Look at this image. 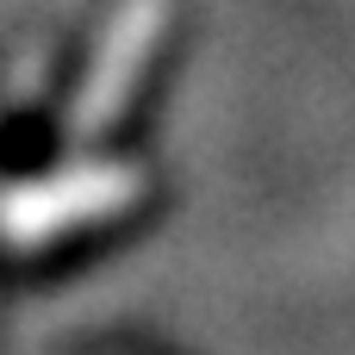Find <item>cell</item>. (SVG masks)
Segmentation results:
<instances>
[{"label":"cell","mask_w":355,"mask_h":355,"mask_svg":"<svg viewBox=\"0 0 355 355\" xmlns=\"http://www.w3.org/2000/svg\"><path fill=\"white\" fill-rule=\"evenodd\" d=\"M162 25H168V0H119L106 12V25L94 37V56H87V75L69 100V137L75 144H94L100 131H112L137 75L150 69V56L162 44Z\"/></svg>","instance_id":"7a4b0ae2"},{"label":"cell","mask_w":355,"mask_h":355,"mask_svg":"<svg viewBox=\"0 0 355 355\" xmlns=\"http://www.w3.org/2000/svg\"><path fill=\"white\" fill-rule=\"evenodd\" d=\"M144 200V175L131 162H75L56 175H31L6 200V231L19 250H44L69 231L106 225Z\"/></svg>","instance_id":"6da1fadb"}]
</instances>
